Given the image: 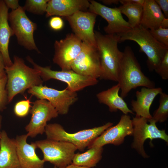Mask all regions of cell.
<instances>
[{
  "mask_svg": "<svg viewBox=\"0 0 168 168\" xmlns=\"http://www.w3.org/2000/svg\"><path fill=\"white\" fill-rule=\"evenodd\" d=\"M94 33L101 67L99 78L117 82L123 54L118 47L119 37L117 34L104 35L97 31Z\"/></svg>",
  "mask_w": 168,
  "mask_h": 168,
  "instance_id": "1",
  "label": "cell"
},
{
  "mask_svg": "<svg viewBox=\"0 0 168 168\" xmlns=\"http://www.w3.org/2000/svg\"><path fill=\"white\" fill-rule=\"evenodd\" d=\"M123 54L117 82L121 90L120 96L124 99L132 90L138 87L155 88L154 82L142 72L131 47L126 46Z\"/></svg>",
  "mask_w": 168,
  "mask_h": 168,
  "instance_id": "2",
  "label": "cell"
},
{
  "mask_svg": "<svg viewBox=\"0 0 168 168\" xmlns=\"http://www.w3.org/2000/svg\"><path fill=\"white\" fill-rule=\"evenodd\" d=\"M13 61L11 66L5 67L8 103L18 94L23 93L27 89L42 84L43 82L37 71L26 65L22 58L14 56Z\"/></svg>",
  "mask_w": 168,
  "mask_h": 168,
  "instance_id": "3",
  "label": "cell"
},
{
  "mask_svg": "<svg viewBox=\"0 0 168 168\" xmlns=\"http://www.w3.org/2000/svg\"><path fill=\"white\" fill-rule=\"evenodd\" d=\"M117 35L119 37V43L130 40L138 44L139 51L144 53L147 57V65L150 71L156 69L168 51V47L157 41L149 30L140 26Z\"/></svg>",
  "mask_w": 168,
  "mask_h": 168,
  "instance_id": "4",
  "label": "cell"
},
{
  "mask_svg": "<svg viewBox=\"0 0 168 168\" xmlns=\"http://www.w3.org/2000/svg\"><path fill=\"white\" fill-rule=\"evenodd\" d=\"M113 125V123L109 122L101 126L70 133L59 124H49L47 125L44 133L47 139L70 143L77 149L83 151L96 138Z\"/></svg>",
  "mask_w": 168,
  "mask_h": 168,
  "instance_id": "5",
  "label": "cell"
},
{
  "mask_svg": "<svg viewBox=\"0 0 168 168\" xmlns=\"http://www.w3.org/2000/svg\"><path fill=\"white\" fill-rule=\"evenodd\" d=\"M27 59L33 66V68L38 72L43 81L50 79L58 80L66 83L67 87L72 91L76 92L87 86L97 84V79L78 74L72 70L57 71L51 70L50 67H42L35 63L28 56Z\"/></svg>",
  "mask_w": 168,
  "mask_h": 168,
  "instance_id": "6",
  "label": "cell"
},
{
  "mask_svg": "<svg viewBox=\"0 0 168 168\" xmlns=\"http://www.w3.org/2000/svg\"><path fill=\"white\" fill-rule=\"evenodd\" d=\"M37 148L42 152L43 160L58 168H65L72 164L76 151L77 150L70 143L47 139L36 141Z\"/></svg>",
  "mask_w": 168,
  "mask_h": 168,
  "instance_id": "7",
  "label": "cell"
},
{
  "mask_svg": "<svg viewBox=\"0 0 168 168\" xmlns=\"http://www.w3.org/2000/svg\"><path fill=\"white\" fill-rule=\"evenodd\" d=\"M8 17L18 44L26 49L39 53L34 38L37 25L27 17L23 7L20 6L16 10H12L8 13Z\"/></svg>",
  "mask_w": 168,
  "mask_h": 168,
  "instance_id": "8",
  "label": "cell"
},
{
  "mask_svg": "<svg viewBox=\"0 0 168 168\" xmlns=\"http://www.w3.org/2000/svg\"><path fill=\"white\" fill-rule=\"evenodd\" d=\"M132 121L133 139L131 147L144 158L149 157L144 148V143L147 139L150 140L152 146V141L156 139H161L168 143V136L165 130H159L156 123L151 119L135 116Z\"/></svg>",
  "mask_w": 168,
  "mask_h": 168,
  "instance_id": "9",
  "label": "cell"
},
{
  "mask_svg": "<svg viewBox=\"0 0 168 168\" xmlns=\"http://www.w3.org/2000/svg\"><path fill=\"white\" fill-rule=\"evenodd\" d=\"M28 92L39 99L49 101L58 114L61 115L67 114L70 106L78 99L76 92L71 91L67 87L59 91L41 84L30 87Z\"/></svg>",
  "mask_w": 168,
  "mask_h": 168,
  "instance_id": "10",
  "label": "cell"
},
{
  "mask_svg": "<svg viewBox=\"0 0 168 168\" xmlns=\"http://www.w3.org/2000/svg\"><path fill=\"white\" fill-rule=\"evenodd\" d=\"M29 112L31 114V118L25 129L28 136L32 138L44 133L47 122L58 114L49 101L43 99L36 100Z\"/></svg>",
  "mask_w": 168,
  "mask_h": 168,
  "instance_id": "11",
  "label": "cell"
},
{
  "mask_svg": "<svg viewBox=\"0 0 168 168\" xmlns=\"http://www.w3.org/2000/svg\"><path fill=\"white\" fill-rule=\"evenodd\" d=\"M82 42L72 33L68 34L64 39L56 40L54 62L62 71L71 70V64L81 50Z\"/></svg>",
  "mask_w": 168,
  "mask_h": 168,
  "instance_id": "12",
  "label": "cell"
},
{
  "mask_svg": "<svg viewBox=\"0 0 168 168\" xmlns=\"http://www.w3.org/2000/svg\"><path fill=\"white\" fill-rule=\"evenodd\" d=\"M71 69L82 75L99 78L101 70L96 47L82 42L81 50L72 62Z\"/></svg>",
  "mask_w": 168,
  "mask_h": 168,
  "instance_id": "13",
  "label": "cell"
},
{
  "mask_svg": "<svg viewBox=\"0 0 168 168\" xmlns=\"http://www.w3.org/2000/svg\"><path fill=\"white\" fill-rule=\"evenodd\" d=\"M97 16L90 11H80L65 18L73 33L82 42L96 47L94 27Z\"/></svg>",
  "mask_w": 168,
  "mask_h": 168,
  "instance_id": "14",
  "label": "cell"
},
{
  "mask_svg": "<svg viewBox=\"0 0 168 168\" xmlns=\"http://www.w3.org/2000/svg\"><path fill=\"white\" fill-rule=\"evenodd\" d=\"M133 127L131 117L128 114H124L121 116L116 125L105 130L92 142L88 148L103 147L108 144L118 146L123 143L126 136L133 135Z\"/></svg>",
  "mask_w": 168,
  "mask_h": 168,
  "instance_id": "15",
  "label": "cell"
},
{
  "mask_svg": "<svg viewBox=\"0 0 168 168\" xmlns=\"http://www.w3.org/2000/svg\"><path fill=\"white\" fill-rule=\"evenodd\" d=\"M89 11L101 16L108 23L104 28L106 34H118L131 29L118 8H110L94 0L89 1Z\"/></svg>",
  "mask_w": 168,
  "mask_h": 168,
  "instance_id": "16",
  "label": "cell"
},
{
  "mask_svg": "<svg viewBox=\"0 0 168 168\" xmlns=\"http://www.w3.org/2000/svg\"><path fill=\"white\" fill-rule=\"evenodd\" d=\"M26 134L17 136L15 139L17 154L21 168H43L44 162L36 155L35 142L29 144Z\"/></svg>",
  "mask_w": 168,
  "mask_h": 168,
  "instance_id": "17",
  "label": "cell"
},
{
  "mask_svg": "<svg viewBox=\"0 0 168 168\" xmlns=\"http://www.w3.org/2000/svg\"><path fill=\"white\" fill-rule=\"evenodd\" d=\"M87 0H50L47 4L46 16H56L67 17L80 11L89 9Z\"/></svg>",
  "mask_w": 168,
  "mask_h": 168,
  "instance_id": "18",
  "label": "cell"
},
{
  "mask_svg": "<svg viewBox=\"0 0 168 168\" xmlns=\"http://www.w3.org/2000/svg\"><path fill=\"white\" fill-rule=\"evenodd\" d=\"M161 87L149 88L143 87L136 93V100L131 101L132 111L136 116L142 117L148 119H152L150 108L156 96L162 92Z\"/></svg>",
  "mask_w": 168,
  "mask_h": 168,
  "instance_id": "19",
  "label": "cell"
},
{
  "mask_svg": "<svg viewBox=\"0 0 168 168\" xmlns=\"http://www.w3.org/2000/svg\"><path fill=\"white\" fill-rule=\"evenodd\" d=\"M0 168H21L15 139L10 138L4 130L1 132L0 139Z\"/></svg>",
  "mask_w": 168,
  "mask_h": 168,
  "instance_id": "20",
  "label": "cell"
},
{
  "mask_svg": "<svg viewBox=\"0 0 168 168\" xmlns=\"http://www.w3.org/2000/svg\"><path fill=\"white\" fill-rule=\"evenodd\" d=\"M8 9L3 0H0V53L7 67L13 64L9 55L8 46L10 37L14 35L8 23Z\"/></svg>",
  "mask_w": 168,
  "mask_h": 168,
  "instance_id": "21",
  "label": "cell"
},
{
  "mask_svg": "<svg viewBox=\"0 0 168 168\" xmlns=\"http://www.w3.org/2000/svg\"><path fill=\"white\" fill-rule=\"evenodd\" d=\"M120 90L118 83L107 90L101 91L96 94L99 102L107 105L111 112L120 110L124 114L128 113L133 114L132 110L128 107L123 98L119 95Z\"/></svg>",
  "mask_w": 168,
  "mask_h": 168,
  "instance_id": "22",
  "label": "cell"
},
{
  "mask_svg": "<svg viewBox=\"0 0 168 168\" xmlns=\"http://www.w3.org/2000/svg\"><path fill=\"white\" fill-rule=\"evenodd\" d=\"M165 16L154 0H145L140 26L149 30L156 29L160 27Z\"/></svg>",
  "mask_w": 168,
  "mask_h": 168,
  "instance_id": "23",
  "label": "cell"
},
{
  "mask_svg": "<svg viewBox=\"0 0 168 168\" xmlns=\"http://www.w3.org/2000/svg\"><path fill=\"white\" fill-rule=\"evenodd\" d=\"M145 0H119L122 5L119 7L121 14L128 18L127 21L131 29L140 26L142 19L143 5Z\"/></svg>",
  "mask_w": 168,
  "mask_h": 168,
  "instance_id": "24",
  "label": "cell"
},
{
  "mask_svg": "<svg viewBox=\"0 0 168 168\" xmlns=\"http://www.w3.org/2000/svg\"><path fill=\"white\" fill-rule=\"evenodd\" d=\"M103 150L102 147H95L84 153L75 154L72 164L88 168L94 167L101 159Z\"/></svg>",
  "mask_w": 168,
  "mask_h": 168,
  "instance_id": "25",
  "label": "cell"
},
{
  "mask_svg": "<svg viewBox=\"0 0 168 168\" xmlns=\"http://www.w3.org/2000/svg\"><path fill=\"white\" fill-rule=\"evenodd\" d=\"M160 96L159 107L154 112L151 119L156 123L164 122L168 117V95L162 92Z\"/></svg>",
  "mask_w": 168,
  "mask_h": 168,
  "instance_id": "26",
  "label": "cell"
},
{
  "mask_svg": "<svg viewBox=\"0 0 168 168\" xmlns=\"http://www.w3.org/2000/svg\"><path fill=\"white\" fill-rule=\"evenodd\" d=\"M49 0H27L23 7L25 10L31 13L42 15L46 13Z\"/></svg>",
  "mask_w": 168,
  "mask_h": 168,
  "instance_id": "27",
  "label": "cell"
},
{
  "mask_svg": "<svg viewBox=\"0 0 168 168\" xmlns=\"http://www.w3.org/2000/svg\"><path fill=\"white\" fill-rule=\"evenodd\" d=\"M30 99H26L16 103L14 108V113L15 115L20 117L26 116L30 110Z\"/></svg>",
  "mask_w": 168,
  "mask_h": 168,
  "instance_id": "28",
  "label": "cell"
},
{
  "mask_svg": "<svg viewBox=\"0 0 168 168\" xmlns=\"http://www.w3.org/2000/svg\"><path fill=\"white\" fill-rule=\"evenodd\" d=\"M149 31L157 41L168 47V28L160 27L156 29L149 30Z\"/></svg>",
  "mask_w": 168,
  "mask_h": 168,
  "instance_id": "29",
  "label": "cell"
},
{
  "mask_svg": "<svg viewBox=\"0 0 168 168\" xmlns=\"http://www.w3.org/2000/svg\"><path fill=\"white\" fill-rule=\"evenodd\" d=\"M7 76L0 79V111H3L8 102V93L6 89Z\"/></svg>",
  "mask_w": 168,
  "mask_h": 168,
  "instance_id": "30",
  "label": "cell"
},
{
  "mask_svg": "<svg viewBox=\"0 0 168 168\" xmlns=\"http://www.w3.org/2000/svg\"><path fill=\"white\" fill-rule=\"evenodd\" d=\"M155 71L162 79H168V51L166 53Z\"/></svg>",
  "mask_w": 168,
  "mask_h": 168,
  "instance_id": "31",
  "label": "cell"
},
{
  "mask_svg": "<svg viewBox=\"0 0 168 168\" xmlns=\"http://www.w3.org/2000/svg\"><path fill=\"white\" fill-rule=\"evenodd\" d=\"M49 25L52 29L54 30H59L63 27L64 22L61 17L55 16L52 17L50 19Z\"/></svg>",
  "mask_w": 168,
  "mask_h": 168,
  "instance_id": "32",
  "label": "cell"
},
{
  "mask_svg": "<svg viewBox=\"0 0 168 168\" xmlns=\"http://www.w3.org/2000/svg\"><path fill=\"white\" fill-rule=\"evenodd\" d=\"M155 1L163 11L165 18H168V0H155Z\"/></svg>",
  "mask_w": 168,
  "mask_h": 168,
  "instance_id": "33",
  "label": "cell"
},
{
  "mask_svg": "<svg viewBox=\"0 0 168 168\" xmlns=\"http://www.w3.org/2000/svg\"><path fill=\"white\" fill-rule=\"evenodd\" d=\"M3 1L7 7L11 9L12 10H16L20 6L19 4V1L17 0H5Z\"/></svg>",
  "mask_w": 168,
  "mask_h": 168,
  "instance_id": "34",
  "label": "cell"
},
{
  "mask_svg": "<svg viewBox=\"0 0 168 168\" xmlns=\"http://www.w3.org/2000/svg\"><path fill=\"white\" fill-rule=\"evenodd\" d=\"M5 67V65L3 56L0 53V79L7 76Z\"/></svg>",
  "mask_w": 168,
  "mask_h": 168,
  "instance_id": "35",
  "label": "cell"
},
{
  "mask_svg": "<svg viewBox=\"0 0 168 168\" xmlns=\"http://www.w3.org/2000/svg\"><path fill=\"white\" fill-rule=\"evenodd\" d=\"M101 1L104 4L107 5L118 4L119 3V0H102Z\"/></svg>",
  "mask_w": 168,
  "mask_h": 168,
  "instance_id": "36",
  "label": "cell"
},
{
  "mask_svg": "<svg viewBox=\"0 0 168 168\" xmlns=\"http://www.w3.org/2000/svg\"><path fill=\"white\" fill-rule=\"evenodd\" d=\"M165 29L168 28V18H164L162 21L160 27Z\"/></svg>",
  "mask_w": 168,
  "mask_h": 168,
  "instance_id": "37",
  "label": "cell"
},
{
  "mask_svg": "<svg viewBox=\"0 0 168 168\" xmlns=\"http://www.w3.org/2000/svg\"><path fill=\"white\" fill-rule=\"evenodd\" d=\"M65 168H88L86 167L79 166L71 164Z\"/></svg>",
  "mask_w": 168,
  "mask_h": 168,
  "instance_id": "38",
  "label": "cell"
},
{
  "mask_svg": "<svg viewBox=\"0 0 168 168\" xmlns=\"http://www.w3.org/2000/svg\"><path fill=\"white\" fill-rule=\"evenodd\" d=\"M2 117L1 115H0V139L1 138V132L0 131L1 128L2 126Z\"/></svg>",
  "mask_w": 168,
  "mask_h": 168,
  "instance_id": "39",
  "label": "cell"
},
{
  "mask_svg": "<svg viewBox=\"0 0 168 168\" xmlns=\"http://www.w3.org/2000/svg\"><path fill=\"white\" fill-rule=\"evenodd\" d=\"M54 168H57V167H54Z\"/></svg>",
  "mask_w": 168,
  "mask_h": 168,
  "instance_id": "40",
  "label": "cell"
}]
</instances>
